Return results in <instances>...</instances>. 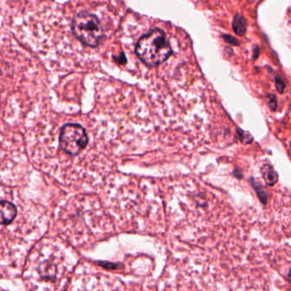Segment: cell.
I'll return each mask as SVG.
<instances>
[{
	"label": "cell",
	"mask_w": 291,
	"mask_h": 291,
	"mask_svg": "<svg viewBox=\"0 0 291 291\" xmlns=\"http://www.w3.org/2000/svg\"><path fill=\"white\" fill-rule=\"evenodd\" d=\"M88 144V136L83 126L77 123L65 124L61 129L59 146L63 152L78 156Z\"/></svg>",
	"instance_id": "3957f363"
},
{
	"label": "cell",
	"mask_w": 291,
	"mask_h": 291,
	"mask_svg": "<svg viewBox=\"0 0 291 291\" xmlns=\"http://www.w3.org/2000/svg\"><path fill=\"white\" fill-rule=\"evenodd\" d=\"M245 24H246V22L243 20V17L240 15H237L236 19H235L234 22L235 31H236V33L237 34L243 35L244 32H245V28H246Z\"/></svg>",
	"instance_id": "5b68a950"
},
{
	"label": "cell",
	"mask_w": 291,
	"mask_h": 291,
	"mask_svg": "<svg viewBox=\"0 0 291 291\" xmlns=\"http://www.w3.org/2000/svg\"><path fill=\"white\" fill-rule=\"evenodd\" d=\"M1 224L7 225L12 222L17 214V208L8 201H1Z\"/></svg>",
	"instance_id": "277c9868"
},
{
	"label": "cell",
	"mask_w": 291,
	"mask_h": 291,
	"mask_svg": "<svg viewBox=\"0 0 291 291\" xmlns=\"http://www.w3.org/2000/svg\"><path fill=\"white\" fill-rule=\"evenodd\" d=\"M135 52L146 66L155 68L171 57L173 49L165 33L161 29H154L138 39Z\"/></svg>",
	"instance_id": "6da1fadb"
},
{
	"label": "cell",
	"mask_w": 291,
	"mask_h": 291,
	"mask_svg": "<svg viewBox=\"0 0 291 291\" xmlns=\"http://www.w3.org/2000/svg\"><path fill=\"white\" fill-rule=\"evenodd\" d=\"M71 28L75 38L83 45L96 48L102 44L105 34L102 24L96 15L81 12L73 18Z\"/></svg>",
	"instance_id": "7a4b0ae2"
},
{
	"label": "cell",
	"mask_w": 291,
	"mask_h": 291,
	"mask_svg": "<svg viewBox=\"0 0 291 291\" xmlns=\"http://www.w3.org/2000/svg\"><path fill=\"white\" fill-rule=\"evenodd\" d=\"M98 266L107 268V269H117L119 268V266L114 263H110V262H98Z\"/></svg>",
	"instance_id": "8992f818"
},
{
	"label": "cell",
	"mask_w": 291,
	"mask_h": 291,
	"mask_svg": "<svg viewBox=\"0 0 291 291\" xmlns=\"http://www.w3.org/2000/svg\"><path fill=\"white\" fill-rule=\"evenodd\" d=\"M116 61L119 63H125L126 62V58L125 55H120V57H116Z\"/></svg>",
	"instance_id": "52a82bcc"
}]
</instances>
